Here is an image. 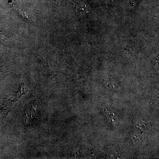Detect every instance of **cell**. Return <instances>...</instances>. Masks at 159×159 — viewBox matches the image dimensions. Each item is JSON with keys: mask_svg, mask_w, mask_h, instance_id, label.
<instances>
[{"mask_svg": "<svg viewBox=\"0 0 159 159\" xmlns=\"http://www.w3.org/2000/svg\"><path fill=\"white\" fill-rule=\"evenodd\" d=\"M76 10L81 13H87L90 12V7L89 4L84 2L77 1L75 3Z\"/></svg>", "mask_w": 159, "mask_h": 159, "instance_id": "1", "label": "cell"}]
</instances>
